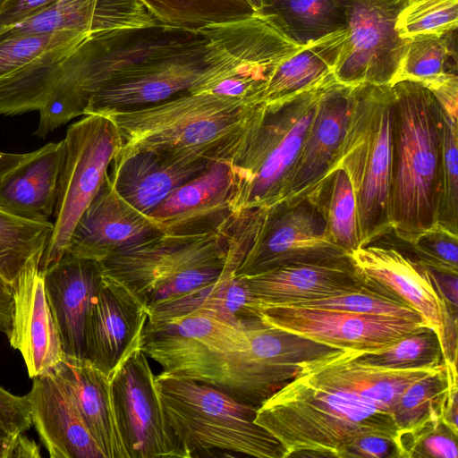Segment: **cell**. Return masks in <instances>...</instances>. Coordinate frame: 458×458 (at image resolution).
<instances>
[{
    "instance_id": "cell-17",
    "label": "cell",
    "mask_w": 458,
    "mask_h": 458,
    "mask_svg": "<svg viewBox=\"0 0 458 458\" xmlns=\"http://www.w3.org/2000/svg\"><path fill=\"white\" fill-rule=\"evenodd\" d=\"M349 256L366 281L397 296L423 318L437 333L443 356L457 346V308L440 296L423 266L395 249L369 244Z\"/></svg>"
},
{
    "instance_id": "cell-49",
    "label": "cell",
    "mask_w": 458,
    "mask_h": 458,
    "mask_svg": "<svg viewBox=\"0 0 458 458\" xmlns=\"http://www.w3.org/2000/svg\"><path fill=\"white\" fill-rule=\"evenodd\" d=\"M38 149L29 153H6L0 151V184L14 170L30 160Z\"/></svg>"
},
{
    "instance_id": "cell-50",
    "label": "cell",
    "mask_w": 458,
    "mask_h": 458,
    "mask_svg": "<svg viewBox=\"0 0 458 458\" xmlns=\"http://www.w3.org/2000/svg\"><path fill=\"white\" fill-rule=\"evenodd\" d=\"M41 457L39 446L28 437L25 433L15 437L12 458H39Z\"/></svg>"
},
{
    "instance_id": "cell-27",
    "label": "cell",
    "mask_w": 458,
    "mask_h": 458,
    "mask_svg": "<svg viewBox=\"0 0 458 458\" xmlns=\"http://www.w3.org/2000/svg\"><path fill=\"white\" fill-rule=\"evenodd\" d=\"M211 163L156 150H141L112 163L109 177L116 192L148 216L174 190L198 176Z\"/></svg>"
},
{
    "instance_id": "cell-39",
    "label": "cell",
    "mask_w": 458,
    "mask_h": 458,
    "mask_svg": "<svg viewBox=\"0 0 458 458\" xmlns=\"http://www.w3.org/2000/svg\"><path fill=\"white\" fill-rule=\"evenodd\" d=\"M355 360L368 365L389 369L436 368L444 363L439 338L435 330L428 327L381 350L355 351Z\"/></svg>"
},
{
    "instance_id": "cell-43",
    "label": "cell",
    "mask_w": 458,
    "mask_h": 458,
    "mask_svg": "<svg viewBox=\"0 0 458 458\" xmlns=\"http://www.w3.org/2000/svg\"><path fill=\"white\" fill-rule=\"evenodd\" d=\"M400 458H457V435L441 420H430L410 430L398 432Z\"/></svg>"
},
{
    "instance_id": "cell-46",
    "label": "cell",
    "mask_w": 458,
    "mask_h": 458,
    "mask_svg": "<svg viewBox=\"0 0 458 458\" xmlns=\"http://www.w3.org/2000/svg\"><path fill=\"white\" fill-rule=\"evenodd\" d=\"M26 394L14 395L0 386V428L11 436L25 433L31 427Z\"/></svg>"
},
{
    "instance_id": "cell-9",
    "label": "cell",
    "mask_w": 458,
    "mask_h": 458,
    "mask_svg": "<svg viewBox=\"0 0 458 458\" xmlns=\"http://www.w3.org/2000/svg\"><path fill=\"white\" fill-rule=\"evenodd\" d=\"M248 344L247 328L211 315L189 313L147 321L141 349L163 371L226 393L239 354Z\"/></svg>"
},
{
    "instance_id": "cell-31",
    "label": "cell",
    "mask_w": 458,
    "mask_h": 458,
    "mask_svg": "<svg viewBox=\"0 0 458 458\" xmlns=\"http://www.w3.org/2000/svg\"><path fill=\"white\" fill-rule=\"evenodd\" d=\"M345 35V30L327 35L284 60L271 76L262 102L289 98L332 78Z\"/></svg>"
},
{
    "instance_id": "cell-53",
    "label": "cell",
    "mask_w": 458,
    "mask_h": 458,
    "mask_svg": "<svg viewBox=\"0 0 458 458\" xmlns=\"http://www.w3.org/2000/svg\"><path fill=\"white\" fill-rule=\"evenodd\" d=\"M11 327L12 319L0 315V333H3L8 336L11 332Z\"/></svg>"
},
{
    "instance_id": "cell-22",
    "label": "cell",
    "mask_w": 458,
    "mask_h": 458,
    "mask_svg": "<svg viewBox=\"0 0 458 458\" xmlns=\"http://www.w3.org/2000/svg\"><path fill=\"white\" fill-rule=\"evenodd\" d=\"M44 280L63 352L83 359L87 318L102 281L100 264L65 251L44 270Z\"/></svg>"
},
{
    "instance_id": "cell-15",
    "label": "cell",
    "mask_w": 458,
    "mask_h": 458,
    "mask_svg": "<svg viewBox=\"0 0 458 458\" xmlns=\"http://www.w3.org/2000/svg\"><path fill=\"white\" fill-rule=\"evenodd\" d=\"M155 377L140 347L112 379L116 420L129 458H187L166 420Z\"/></svg>"
},
{
    "instance_id": "cell-26",
    "label": "cell",
    "mask_w": 458,
    "mask_h": 458,
    "mask_svg": "<svg viewBox=\"0 0 458 458\" xmlns=\"http://www.w3.org/2000/svg\"><path fill=\"white\" fill-rule=\"evenodd\" d=\"M157 22L140 0H57L23 22L1 31L0 40L59 30L95 35Z\"/></svg>"
},
{
    "instance_id": "cell-42",
    "label": "cell",
    "mask_w": 458,
    "mask_h": 458,
    "mask_svg": "<svg viewBox=\"0 0 458 458\" xmlns=\"http://www.w3.org/2000/svg\"><path fill=\"white\" fill-rule=\"evenodd\" d=\"M92 35L75 30L28 35L0 40V79L60 47L80 44Z\"/></svg>"
},
{
    "instance_id": "cell-18",
    "label": "cell",
    "mask_w": 458,
    "mask_h": 458,
    "mask_svg": "<svg viewBox=\"0 0 458 458\" xmlns=\"http://www.w3.org/2000/svg\"><path fill=\"white\" fill-rule=\"evenodd\" d=\"M148 313L122 284L102 273L85 329L84 359L113 377L123 361L141 347Z\"/></svg>"
},
{
    "instance_id": "cell-28",
    "label": "cell",
    "mask_w": 458,
    "mask_h": 458,
    "mask_svg": "<svg viewBox=\"0 0 458 458\" xmlns=\"http://www.w3.org/2000/svg\"><path fill=\"white\" fill-rule=\"evenodd\" d=\"M71 391L105 458H129L114 403L112 379L86 359L64 354L53 370Z\"/></svg>"
},
{
    "instance_id": "cell-20",
    "label": "cell",
    "mask_w": 458,
    "mask_h": 458,
    "mask_svg": "<svg viewBox=\"0 0 458 458\" xmlns=\"http://www.w3.org/2000/svg\"><path fill=\"white\" fill-rule=\"evenodd\" d=\"M42 255L32 258L12 284L10 345L23 358L30 378L50 373L64 356L45 290Z\"/></svg>"
},
{
    "instance_id": "cell-11",
    "label": "cell",
    "mask_w": 458,
    "mask_h": 458,
    "mask_svg": "<svg viewBox=\"0 0 458 458\" xmlns=\"http://www.w3.org/2000/svg\"><path fill=\"white\" fill-rule=\"evenodd\" d=\"M198 31L221 50L224 61L192 92L211 93L246 104L263 103V94L276 68L302 47L256 13Z\"/></svg>"
},
{
    "instance_id": "cell-24",
    "label": "cell",
    "mask_w": 458,
    "mask_h": 458,
    "mask_svg": "<svg viewBox=\"0 0 458 458\" xmlns=\"http://www.w3.org/2000/svg\"><path fill=\"white\" fill-rule=\"evenodd\" d=\"M352 89L335 79L324 89L281 202L304 198L329 174L345 130Z\"/></svg>"
},
{
    "instance_id": "cell-4",
    "label": "cell",
    "mask_w": 458,
    "mask_h": 458,
    "mask_svg": "<svg viewBox=\"0 0 458 458\" xmlns=\"http://www.w3.org/2000/svg\"><path fill=\"white\" fill-rule=\"evenodd\" d=\"M335 79L289 98L261 104L228 159L233 179V214L281 202L319 98Z\"/></svg>"
},
{
    "instance_id": "cell-10",
    "label": "cell",
    "mask_w": 458,
    "mask_h": 458,
    "mask_svg": "<svg viewBox=\"0 0 458 458\" xmlns=\"http://www.w3.org/2000/svg\"><path fill=\"white\" fill-rule=\"evenodd\" d=\"M63 140L54 227L40 260L43 271L65 252L79 218L108 177L121 145L114 122L95 114L70 125Z\"/></svg>"
},
{
    "instance_id": "cell-48",
    "label": "cell",
    "mask_w": 458,
    "mask_h": 458,
    "mask_svg": "<svg viewBox=\"0 0 458 458\" xmlns=\"http://www.w3.org/2000/svg\"><path fill=\"white\" fill-rule=\"evenodd\" d=\"M457 363H445L448 387L443 403L441 422L454 434L458 436V386H457Z\"/></svg>"
},
{
    "instance_id": "cell-23",
    "label": "cell",
    "mask_w": 458,
    "mask_h": 458,
    "mask_svg": "<svg viewBox=\"0 0 458 458\" xmlns=\"http://www.w3.org/2000/svg\"><path fill=\"white\" fill-rule=\"evenodd\" d=\"M30 420L51 458H105L65 383L54 372L32 378Z\"/></svg>"
},
{
    "instance_id": "cell-35",
    "label": "cell",
    "mask_w": 458,
    "mask_h": 458,
    "mask_svg": "<svg viewBox=\"0 0 458 458\" xmlns=\"http://www.w3.org/2000/svg\"><path fill=\"white\" fill-rule=\"evenodd\" d=\"M54 225L30 220L0 208V276L13 284L28 262L43 255Z\"/></svg>"
},
{
    "instance_id": "cell-5",
    "label": "cell",
    "mask_w": 458,
    "mask_h": 458,
    "mask_svg": "<svg viewBox=\"0 0 458 458\" xmlns=\"http://www.w3.org/2000/svg\"><path fill=\"white\" fill-rule=\"evenodd\" d=\"M200 37L198 30L160 22L90 36L64 59L58 82L38 111L39 123L34 134L44 139L72 119L84 115L91 97L119 73Z\"/></svg>"
},
{
    "instance_id": "cell-16",
    "label": "cell",
    "mask_w": 458,
    "mask_h": 458,
    "mask_svg": "<svg viewBox=\"0 0 458 458\" xmlns=\"http://www.w3.org/2000/svg\"><path fill=\"white\" fill-rule=\"evenodd\" d=\"M257 307L266 325L337 349L360 352L384 349L428 327L420 321L332 309L288 305Z\"/></svg>"
},
{
    "instance_id": "cell-45",
    "label": "cell",
    "mask_w": 458,
    "mask_h": 458,
    "mask_svg": "<svg viewBox=\"0 0 458 458\" xmlns=\"http://www.w3.org/2000/svg\"><path fill=\"white\" fill-rule=\"evenodd\" d=\"M400 458L396 440L380 434L359 436L349 442L338 458Z\"/></svg>"
},
{
    "instance_id": "cell-13",
    "label": "cell",
    "mask_w": 458,
    "mask_h": 458,
    "mask_svg": "<svg viewBox=\"0 0 458 458\" xmlns=\"http://www.w3.org/2000/svg\"><path fill=\"white\" fill-rule=\"evenodd\" d=\"M331 239L318 191L292 202L265 207L235 274L257 275L281 266L348 257Z\"/></svg>"
},
{
    "instance_id": "cell-19",
    "label": "cell",
    "mask_w": 458,
    "mask_h": 458,
    "mask_svg": "<svg viewBox=\"0 0 458 458\" xmlns=\"http://www.w3.org/2000/svg\"><path fill=\"white\" fill-rule=\"evenodd\" d=\"M161 234L148 216L116 192L108 175L79 218L65 251L100 262Z\"/></svg>"
},
{
    "instance_id": "cell-41",
    "label": "cell",
    "mask_w": 458,
    "mask_h": 458,
    "mask_svg": "<svg viewBox=\"0 0 458 458\" xmlns=\"http://www.w3.org/2000/svg\"><path fill=\"white\" fill-rule=\"evenodd\" d=\"M440 108L442 182L438 224L458 233V107Z\"/></svg>"
},
{
    "instance_id": "cell-38",
    "label": "cell",
    "mask_w": 458,
    "mask_h": 458,
    "mask_svg": "<svg viewBox=\"0 0 458 458\" xmlns=\"http://www.w3.org/2000/svg\"><path fill=\"white\" fill-rule=\"evenodd\" d=\"M285 305L339 310L426 323L423 318L406 302L368 281L363 286L355 290Z\"/></svg>"
},
{
    "instance_id": "cell-2",
    "label": "cell",
    "mask_w": 458,
    "mask_h": 458,
    "mask_svg": "<svg viewBox=\"0 0 458 458\" xmlns=\"http://www.w3.org/2000/svg\"><path fill=\"white\" fill-rule=\"evenodd\" d=\"M261 104L187 92L145 108L103 114L114 122L121 140L112 163L141 150L211 162L228 160Z\"/></svg>"
},
{
    "instance_id": "cell-51",
    "label": "cell",
    "mask_w": 458,
    "mask_h": 458,
    "mask_svg": "<svg viewBox=\"0 0 458 458\" xmlns=\"http://www.w3.org/2000/svg\"><path fill=\"white\" fill-rule=\"evenodd\" d=\"M13 305L12 284L0 276V315L12 319Z\"/></svg>"
},
{
    "instance_id": "cell-3",
    "label": "cell",
    "mask_w": 458,
    "mask_h": 458,
    "mask_svg": "<svg viewBox=\"0 0 458 458\" xmlns=\"http://www.w3.org/2000/svg\"><path fill=\"white\" fill-rule=\"evenodd\" d=\"M394 93L389 219L408 242L438 223L442 182V115L433 93L411 81Z\"/></svg>"
},
{
    "instance_id": "cell-33",
    "label": "cell",
    "mask_w": 458,
    "mask_h": 458,
    "mask_svg": "<svg viewBox=\"0 0 458 458\" xmlns=\"http://www.w3.org/2000/svg\"><path fill=\"white\" fill-rule=\"evenodd\" d=\"M456 30L443 35L417 36L408 43L391 86L400 81L431 89L457 76Z\"/></svg>"
},
{
    "instance_id": "cell-55",
    "label": "cell",
    "mask_w": 458,
    "mask_h": 458,
    "mask_svg": "<svg viewBox=\"0 0 458 458\" xmlns=\"http://www.w3.org/2000/svg\"><path fill=\"white\" fill-rule=\"evenodd\" d=\"M6 0H0V7L2 6V4L5 2Z\"/></svg>"
},
{
    "instance_id": "cell-14",
    "label": "cell",
    "mask_w": 458,
    "mask_h": 458,
    "mask_svg": "<svg viewBox=\"0 0 458 458\" xmlns=\"http://www.w3.org/2000/svg\"><path fill=\"white\" fill-rule=\"evenodd\" d=\"M403 2L344 0L346 35L334 70L337 82L391 86L408 43L395 30Z\"/></svg>"
},
{
    "instance_id": "cell-36",
    "label": "cell",
    "mask_w": 458,
    "mask_h": 458,
    "mask_svg": "<svg viewBox=\"0 0 458 458\" xmlns=\"http://www.w3.org/2000/svg\"><path fill=\"white\" fill-rule=\"evenodd\" d=\"M315 189L333 242L348 254L360 248L356 200L347 174L334 169Z\"/></svg>"
},
{
    "instance_id": "cell-30",
    "label": "cell",
    "mask_w": 458,
    "mask_h": 458,
    "mask_svg": "<svg viewBox=\"0 0 458 458\" xmlns=\"http://www.w3.org/2000/svg\"><path fill=\"white\" fill-rule=\"evenodd\" d=\"M189 313L216 317L242 328L262 322L255 300L244 278L227 270L217 280L159 305L148 313L147 321H159Z\"/></svg>"
},
{
    "instance_id": "cell-40",
    "label": "cell",
    "mask_w": 458,
    "mask_h": 458,
    "mask_svg": "<svg viewBox=\"0 0 458 458\" xmlns=\"http://www.w3.org/2000/svg\"><path fill=\"white\" fill-rule=\"evenodd\" d=\"M458 0H403L395 30L402 38L443 35L457 30Z\"/></svg>"
},
{
    "instance_id": "cell-7",
    "label": "cell",
    "mask_w": 458,
    "mask_h": 458,
    "mask_svg": "<svg viewBox=\"0 0 458 458\" xmlns=\"http://www.w3.org/2000/svg\"><path fill=\"white\" fill-rule=\"evenodd\" d=\"M155 381L166 420L187 458L216 451L284 458L283 445L255 422L258 407L165 371L156 375Z\"/></svg>"
},
{
    "instance_id": "cell-54",
    "label": "cell",
    "mask_w": 458,
    "mask_h": 458,
    "mask_svg": "<svg viewBox=\"0 0 458 458\" xmlns=\"http://www.w3.org/2000/svg\"><path fill=\"white\" fill-rule=\"evenodd\" d=\"M248 2L255 10V13L261 7L262 0H248Z\"/></svg>"
},
{
    "instance_id": "cell-32",
    "label": "cell",
    "mask_w": 458,
    "mask_h": 458,
    "mask_svg": "<svg viewBox=\"0 0 458 458\" xmlns=\"http://www.w3.org/2000/svg\"><path fill=\"white\" fill-rule=\"evenodd\" d=\"M256 14L300 47L346 28L344 0H262Z\"/></svg>"
},
{
    "instance_id": "cell-29",
    "label": "cell",
    "mask_w": 458,
    "mask_h": 458,
    "mask_svg": "<svg viewBox=\"0 0 458 458\" xmlns=\"http://www.w3.org/2000/svg\"><path fill=\"white\" fill-rule=\"evenodd\" d=\"M64 140L49 142L0 184V208L20 217L48 221L54 214Z\"/></svg>"
},
{
    "instance_id": "cell-47",
    "label": "cell",
    "mask_w": 458,
    "mask_h": 458,
    "mask_svg": "<svg viewBox=\"0 0 458 458\" xmlns=\"http://www.w3.org/2000/svg\"><path fill=\"white\" fill-rule=\"evenodd\" d=\"M57 0H6L0 7V32L20 24Z\"/></svg>"
},
{
    "instance_id": "cell-52",
    "label": "cell",
    "mask_w": 458,
    "mask_h": 458,
    "mask_svg": "<svg viewBox=\"0 0 458 458\" xmlns=\"http://www.w3.org/2000/svg\"><path fill=\"white\" fill-rule=\"evenodd\" d=\"M15 437L0 428V458H12Z\"/></svg>"
},
{
    "instance_id": "cell-12",
    "label": "cell",
    "mask_w": 458,
    "mask_h": 458,
    "mask_svg": "<svg viewBox=\"0 0 458 458\" xmlns=\"http://www.w3.org/2000/svg\"><path fill=\"white\" fill-rule=\"evenodd\" d=\"M223 59L222 52L201 34L191 43L110 79L91 97L84 115L133 111L192 92L215 73Z\"/></svg>"
},
{
    "instance_id": "cell-34",
    "label": "cell",
    "mask_w": 458,
    "mask_h": 458,
    "mask_svg": "<svg viewBox=\"0 0 458 458\" xmlns=\"http://www.w3.org/2000/svg\"><path fill=\"white\" fill-rule=\"evenodd\" d=\"M140 1L157 21L189 30L236 21L255 14V10L248 0Z\"/></svg>"
},
{
    "instance_id": "cell-6",
    "label": "cell",
    "mask_w": 458,
    "mask_h": 458,
    "mask_svg": "<svg viewBox=\"0 0 458 458\" xmlns=\"http://www.w3.org/2000/svg\"><path fill=\"white\" fill-rule=\"evenodd\" d=\"M393 107L390 85L352 86L345 130L330 170L342 169L352 186L360 247L392 231Z\"/></svg>"
},
{
    "instance_id": "cell-8",
    "label": "cell",
    "mask_w": 458,
    "mask_h": 458,
    "mask_svg": "<svg viewBox=\"0 0 458 458\" xmlns=\"http://www.w3.org/2000/svg\"><path fill=\"white\" fill-rule=\"evenodd\" d=\"M99 264L102 273L128 289L147 313L236 269L224 229L199 235L163 233Z\"/></svg>"
},
{
    "instance_id": "cell-21",
    "label": "cell",
    "mask_w": 458,
    "mask_h": 458,
    "mask_svg": "<svg viewBox=\"0 0 458 458\" xmlns=\"http://www.w3.org/2000/svg\"><path fill=\"white\" fill-rule=\"evenodd\" d=\"M233 191L228 160H216L174 190L148 216L169 235L219 232L233 216Z\"/></svg>"
},
{
    "instance_id": "cell-25",
    "label": "cell",
    "mask_w": 458,
    "mask_h": 458,
    "mask_svg": "<svg viewBox=\"0 0 458 458\" xmlns=\"http://www.w3.org/2000/svg\"><path fill=\"white\" fill-rule=\"evenodd\" d=\"M242 277L257 306L285 305L330 296L366 284L350 256L284 265Z\"/></svg>"
},
{
    "instance_id": "cell-44",
    "label": "cell",
    "mask_w": 458,
    "mask_h": 458,
    "mask_svg": "<svg viewBox=\"0 0 458 458\" xmlns=\"http://www.w3.org/2000/svg\"><path fill=\"white\" fill-rule=\"evenodd\" d=\"M409 243L417 262L425 267L458 274V233L437 224L412 237Z\"/></svg>"
},
{
    "instance_id": "cell-37",
    "label": "cell",
    "mask_w": 458,
    "mask_h": 458,
    "mask_svg": "<svg viewBox=\"0 0 458 458\" xmlns=\"http://www.w3.org/2000/svg\"><path fill=\"white\" fill-rule=\"evenodd\" d=\"M447 387L445 362L434 372L406 387L391 410L398 432L412 429L430 420H441Z\"/></svg>"
},
{
    "instance_id": "cell-1",
    "label": "cell",
    "mask_w": 458,
    "mask_h": 458,
    "mask_svg": "<svg viewBox=\"0 0 458 458\" xmlns=\"http://www.w3.org/2000/svg\"><path fill=\"white\" fill-rule=\"evenodd\" d=\"M255 422L292 456L337 457L353 438L380 434L396 440L391 412L355 389L331 352L307 360L299 373L256 411Z\"/></svg>"
}]
</instances>
